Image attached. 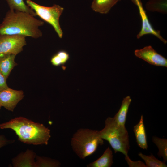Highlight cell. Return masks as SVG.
I'll return each mask as SVG.
<instances>
[{
	"label": "cell",
	"instance_id": "1",
	"mask_svg": "<svg viewBox=\"0 0 167 167\" xmlns=\"http://www.w3.org/2000/svg\"><path fill=\"white\" fill-rule=\"evenodd\" d=\"M44 22L27 12L10 9L0 24V35H19L35 39L42 36Z\"/></svg>",
	"mask_w": 167,
	"mask_h": 167
},
{
	"label": "cell",
	"instance_id": "2",
	"mask_svg": "<svg viewBox=\"0 0 167 167\" xmlns=\"http://www.w3.org/2000/svg\"><path fill=\"white\" fill-rule=\"evenodd\" d=\"M0 129L12 130L19 141L28 144L47 145L51 137L50 130L43 124L22 117L0 124Z\"/></svg>",
	"mask_w": 167,
	"mask_h": 167
},
{
	"label": "cell",
	"instance_id": "3",
	"mask_svg": "<svg viewBox=\"0 0 167 167\" xmlns=\"http://www.w3.org/2000/svg\"><path fill=\"white\" fill-rule=\"evenodd\" d=\"M105 124L104 128L99 131L101 138L109 142L115 153L120 152L127 156L129 141L128 133L125 126L117 124L113 117H108Z\"/></svg>",
	"mask_w": 167,
	"mask_h": 167
},
{
	"label": "cell",
	"instance_id": "4",
	"mask_svg": "<svg viewBox=\"0 0 167 167\" xmlns=\"http://www.w3.org/2000/svg\"><path fill=\"white\" fill-rule=\"evenodd\" d=\"M104 141L99 131L89 129L80 128L73 134L71 144L73 151L81 159L93 154Z\"/></svg>",
	"mask_w": 167,
	"mask_h": 167
},
{
	"label": "cell",
	"instance_id": "5",
	"mask_svg": "<svg viewBox=\"0 0 167 167\" xmlns=\"http://www.w3.org/2000/svg\"><path fill=\"white\" fill-rule=\"evenodd\" d=\"M27 5L44 21L51 25L54 29L59 37L62 38L63 33L60 27L59 19L64 8L58 5L47 7L37 4L31 0H26Z\"/></svg>",
	"mask_w": 167,
	"mask_h": 167
},
{
	"label": "cell",
	"instance_id": "6",
	"mask_svg": "<svg viewBox=\"0 0 167 167\" xmlns=\"http://www.w3.org/2000/svg\"><path fill=\"white\" fill-rule=\"evenodd\" d=\"M25 36L19 35H0V55L13 54L16 55L26 45Z\"/></svg>",
	"mask_w": 167,
	"mask_h": 167
},
{
	"label": "cell",
	"instance_id": "7",
	"mask_svg": "<svg viewBox=\"0 0 167 167\" xmlns=\"http://www.w3.org/2000/svg\"><path fill=\"white\" fill-rule=\"evenodd\" d=\"M135 55L148 63L159 66L167 67V59L155 50L151 46H145L134 51Z\"/></svg>",
	"mask_w": 167,
	"mask_h": 167
},
{
	"label": "cell",
	"instance_id": "8",
	"mask_svg": "<svg viewBox=\"0 0 167 167\" xmlns=\"http://www.w3.org/2000/svg\"><path fill=\"white\" fill-rule=\"evenodd\" d=\"M24 96L22 91L15 90L9 87L0 91V105L8 110L13 111L18 103Z\"/></svg>",
	"mask_w": 167,
	"mask_h": 167
},
{
	"label": "cell",
	"instance_id": "9",
	"mask_svg": "<svg viewBox=\"0 0 167 167\" xmlns=\"http://www.w3.org/2000/svg\"><path fill=\"white\" fill-rule=\"evenodd\" d=\"M134 3L138 8L142 22L141 30L136 36L137 38L139 39L145 35L152 34L159 39L164 44H166L167 41L161 36L160 31L154 29L149 21L146 11L143 8L140 1L137 0Z\"/></svg>",
	"mask_w": 167,
	"mask_h": 167
},
{
	"label": "cell",
	"instance_id": "10",
	"mask_svg": "<svg viewBox=\"0 0 167 167\" xmlns=\"http://www.w3.org/2000/svg\"><path fill=\"white\" fill-rule=\"evenodd\" d=\"M35 153L32 151L28 149L25 152L19 154L12 160L14 167H36L35 158Z\"/></svg>",
	"mask_w": 167,
	"mask_h": 167
},
{
	"label": "cell",
	"instance_id": "11",
	"mask_svg": "<svg viewBox=\"0 0 167 167\" xmlns=\"http://www.w3.org/2000/svg\"><path fill=\"white\" fill-rule=\"evenodd\" d=\"M16 56L13 54L0 55V72L6 79L12 70L17 65L15 60Z\"/></svg>",
	"mask_w": 167,
	"mask_h": 167
},
{
	"label": "cell",
	"instance_id": "12",
	"mask_svg": "<svg viewBox=\"0 0 167 167\" xmlns=\"http://www.w3.org/2000/svg\"><path fill=\"white\" fill-rule=\"evenodd\" d=\"M133 131L138 146L142 149H147L148 147L147 136L142 115L139 123L134 126Z\"/></svg>",
	"mask_w": 167,
	"mask_h": 167
},
{
	"label": "cell",
	"instance_id": "13",
	"mask_svg": "<svg viewBox=\"0 0 167 167\" xmlns=\"http://www.w3.org/2000/svg\"><path fill=\"white\" fill-rule=\"evenodd\" d=\"M112 152L109 147L98 159L87 165L88 167H110L113 163Z\"/></svg>",
	"mask_w": 167,
	"mask_h": 167
},
{
	"label": "cell",
	"instance_id": "14",
	"mask_svg": "<svg viewBox=\"0 0 167 167\" xmlns=\"http://www.w3.org/2000/svg\"><path fill=\"white\" fill-rule=\"evenodd\" d=\"M119 0H93L91 7L96 12L107 14Z\"/></svg>",
	"mask_w": 167,
	"mask_h": 167
},
{
	"label": "cell",
	"instance_id": "15",
	"mask_svg": "<svg viewBox=\"0 0 167 167\" xmlns=\"http://www.w3.org/2000/svg\"><path fill=\"white\" fill-rule=\"evenodd\" d=\"M131 101V99L129 96L123 99L119 110L113 117L117 124L125 126L127 112Z\"/></svg>",
	"mask_w": 167,
	"mask_h": 167
},
{
	"label": "cell",
	"instance_id": "16",
	"mask_svg": "<svg viewBox=\"0 0 167 167\" xmlns=\"http://www.w3.org/2000/svg\"><path fill=\"white\" fill-rule=\"evenodd\" d=\"M10 9L24 12L30 14L36 17V13L24 2V0H6Z\"/></svg>",
	"mask_w": 167,
	"mask_h": 167
},
{
	"label": "cell",
	"instance_id": "17",
	"mask_svg": "<svg viewBox=\"0 0 167 167\" xmlns=\"http://www.w3.org/2000/svg\"><path fill=\"white\" fill-rule=\"evenodd\" d=\"M152 141L158 148L159 152L158 155L162 157L164 162L167 161V140L165 139H161L156 137H153Z\"/></svg>",
	"mask_w": 167,
	"mask_h": 167
},
{
	"label": "cell",
	"instance_id": "18",
	"mask_svg": "<svg viewBox=\"0 0 167 167\" xmlns=\"http://www.w3.org/2000/svg\"><path fill=\"white\" fill-rule=\"evenodd\" d=\"M138 155L145 162L146 167H166L165 163L156 158L153 155L147 156L141 152Z\"/></svg>",
	"mask_w": 167,
	"mask_h": 167
},
{
	"label": "cell",
	"instance_id": "19",
	"mask_svg": "<svg viewBox=\"0 0 167 167\" xmlns=\"http://www.w3.org/2000/svg\"><path fill=\"white\" fill-rule=\"evenodd\" d=\"M36 167H59L61 164L56 160L45 157L36 156Z\"/></svg>",
	"mask_w": 167,
	"mask_h": 167
},
{
	"label": "cell",
	"instance_id": "20",
	"mask_svg": "<svg viewBox=\"0 0 167 167\" xmlns=\"http://www.w3.org/2000/svg\"><path fill=\"white\" fill-rule=\"evenodd\" d=\"M56 54L61 60L62 65H64L69 59V54L66 51L64 50H60L58 51Z\"/></svg>",
	"mask_w": 167,
	"mask_h": 167
},
{
	"label": "cell",
	"instance_id": "21",
	"mask_svg": "<svg viewBox=\"0 0 167 167\" xmlns=\"http://www.w3.org/2000/svg\"><path fill=\"white\" fill-rule=\"evenodd\" d=\"M125 159L129 167H146V165L142 162L140 161H133L130 159L128 156H125Z\"/></svg>",
	"mask_w": 167,
	"mask_h": 167
},
{
	"label": "cell",
	"instance_id": "22",
	"mask_svg": "<svg viewBox=\"0 0 167 167\" xmlns=\"http://www.w3.org/2000/svg\"><path fill=\"white\" fill-rule=\"evenodd\" d=\"M50 62L54 66H58L62 65L61 60L56 53L52 57Z\"/></svg>",
	"mask_w": 167,
	"mask_h": 167
},
{
	"label": "cell",
	"instance_id": "23",
	"mask_svg": "<svg viewBox=\"0 0 167 167\" xmlns=\"http://www.w3.org/2000/svg\"><path fill=\"white\" fill-rule=\"evenodd\" d=\"M8 88L6 83V79L0 72V91Z\"/></svg>",
	"mask_w": 167,
	"mask_h": 167
},
{
	"label": "cell",
	"instance_id": "24",
	"mask_svg": "<svg viewBox=\"0 0 167 167\" xmlns=\"http://www.w3.org/2000/svg\"><path fill=\"white\" fill-rule=\"evenodd\" d=\"M13 142L14 140H8L3 135H0V148Z\"/></svg>",
	"mask_w": 167,
	"mask_h": 167
},
{
	"label": "cell",
	"instance_id": "25",
	"mask_svg": "<svg viewBox=\"0 0 167 167\" xmlns=\"http://www.w3.org/2000/svg\"><path fill=\"white\" fill-rule=\"evenodd\" d=\"M1 107H2L1 106V105H0V109H1Z\"/></svg>",
	"mask_w": 167,
	"mask_h": 167
}]
</instances>
